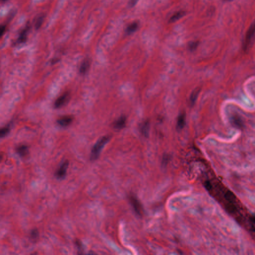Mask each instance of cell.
I'll return each instance as SVG.
<instances>
[{
    "instance_id": "23",
    "label": "cell",
    "mask_w": 255,
    "mask_h": 255,
    "mask_svg": "<svg viewBox=\"0 0 255 255\" xmlns=\"http://www.w3.org/2000/svg\"><path fill=\"white\" fill-rule=\"evenodd\" d=\"M137 0H131L130 2L131 5H132V6H133L134 5L136 4V3H137Z\"/></svg>"
},
{
    "instance_id": "8",
    "label": "cell",
    "mask_w": 255,
    "mask_h": 255,
    "mask_svg": "<svg viewBox=\"0 0 255 255\" xmlns=\"http://www.w3.org/2000/svg\"><path fill=\"white\" fill-rule=\"evenodd\" d=\"M149 130L150 122L149 121H145L141 124L140 126L141 132L144 137H147L149 136Z\"/></svg>"
},
{
    "instance_id": "2",
    "label": "cell",
    "mask_w": 255,
    "mask_h": 255,
    "mask_svg": "<svg viewBox=\"0 0 255 255\" xmlns=\"http://www.w3.org/2000/svg\"><path fill=\"white\" fill-rule=\"evenodd\" d=\"M128 200L136 214L142 216L144 213V209L139 199L133 194H130L128 196Z\"/></svg>"
},
{
    "instance_id": "25",
    "label": "cell",
    "mask_w": 255,
    "mask_h": 255,
    "mask_svg": "<svg viewBox=\"0 0 255 255\" xmlns=\"http://www.w3.org/2000/svg\"><path fill=\"white\" fill-rule=\"evenodd\" d=\"M224 1H232L233 0H224Z\"/></svg>"
},
{
    "instance_id": "5",
    "label": "cell",
    "mask_w": 255,
    "mask_h": 255,
    "mask_svg": "<svg viewBox=\"0 0 255 255\" xmlns=\"http://www.w3.org/2000/svg\"><path fill=\"white\" fill-rule=\"evenodd\" d=\"M69 97H70V96L68 93L63 94L59 98H58L55 102V107L56 108H59L65 106L68 102Z\"/></svg>"
},
{
    "instance_id": "24",
    "label": "cell",
    "mask_w": 255,
    "mask_h": 255,
    "mask_svg": "<svg viewBox=\"0 0 255 255\" xmlns=\"http://www.w3.org/2000/svg\"><path fill=\"white\" fill-rule=\"evenodd\" d=\"M3 155L0 154V162L2 160V159H3Z\"/></svg>"
},
{
    "instance_id": "13",
    "label": "cell",
    "mask_w": 255,
    "mask_h": 255,
    "mask_svg": "<svg viewBox=\"0 0 255 255\" xmlns=\"http://www.w3.org/2000/svg\"><path fill=\"white\" fill-rule=\"evenodd\" d=\"M200 89L199 88H197L195 89L194 91H192L191 94L190 95V100H189V102L191 106H194L195 104V102H196V100L197 99L198 96L199 95V92H200Z\"/></svg>"
},
{
    "instance_id": "9",
    "label": "cell",
    "mask_w": 255,
    "mask_h": 255,
    "mask_svg": "<svg viewBox=\"0 0 255 255\" xmlns=\"http://www.w3.org/2000/svg\"><path fill=\"white\" fill-rule=\"evenodd\" d=\"M126 124V118L125 116H121L114 124L115 129L120 130L125 127Z\"/></svg>"
},
{
    "instance_id": "18",
    "label": "cell",
    "mask_w": 255,
    "mask_h": 255,
    "mask_svg": "<svg viewBox=\"0 0 255 255\" xmlns=\"http://www.w3.org/2000/svg\"><path fill=\"white\" fill-rule=\"evenodd\" d=\"M30 236H31V239L32 240L35 241L38 239V237L39 236V233H38V231L37 229H35L31 231Z\"/></svg>"
},
{
    "instance_id": "21",
    "label": "cell",
    "mask_w": 255,
    "mask_h": 255,
    "mask_svg": "<svg viewBox=\"0 0 255 255\" xmlns=\"http://www.w3.org/2000/svg\"><path fill=\"white\" fill-rule=\"evenodd\" d=\"M75 243V245L78 248L79 252H80V254H82L83 249L82 244H81V242L79 240H76Z\"/></svg>"
},
{
    "instance_id": "16",
    "label": "cell",
    "mask_w": 255,
    "mask_h": 255,
    "mask_svg": "<svg viewBox=\"0 0 255 255\" xmlns=\"http://www.w3.org/2000/svg\"><path fill=\"white\" fill-rule=\"evenodd\" d=\"M28 28H29L28 27H27L26 28L24 29V30L22 31L21 33L20 34V37L18 39V42L23 43V42H25L26 39H27V32H28Z\"/></svg>"
},
{
    "instance_id": "26",
    "label": "cell",
    "mask_w": 255,
    "mask_h": 255,
    "mask_svg": "<svg viewBox=\"0 0 255 255\" xmlns=\"http://www.w3.org/2000/svg\"><path fill=\"white\" fill-rule=\"evenodd\" d=\"M3 1H7V0H3Z\"/></svg>"
},
{
    "instance_id": "15",
    "label": "cell",
    "mask_w": 255,
    "mask_h": 255,
    "mask_svg": "<svg viewBox=\"0 0 255 255\" xmlns=\"http://www.w3.org/2000/svg\"><path fill=\"white\" fill-rule=\"evenodd\" d=\"M139 23L136 22H133L132 24H131L130 25H129L127 28L126 30V32L127 34L130 35V34L136 31L139 28Z\"/></svg>"
},
{
    "instance_id": "20",
    "label": "cell",
    "mask_w": 255,
    "mask_h": 255,
    "mask_svg": "<svg viewBox=\"0 0 255 255\" xmlns=\"http://www.w3.org/2000/svg\"><path fill=\"white\" fill-rule=\"evenodd\" d=\"M43 21H44V17L43 16L39 17L37 19V22L35 23V28H39L41 27V25H42Z\"/></svg>"
},
{
    "instance_id": "10",
    "label": "cell",
    "mask_w": 255,
    "mask_h": 255,
    "mask_svg": "<svg viewBox=\"0 0 255 255\" xmlns=\"http://www.w3.org/2000/svg\"><path fill=\"white\" fill-rule=\"evenodd\" d=\"M90 60L89 59H85L82 62L79 71L82 75H84L88 71L89 69L90 68Z\"/></svg>"
},
{
    "instance_id": "1",
    "label": "cell",
    "mask_w": 255,
    "mask_h": 255,
    "mask_svg": "<svg viewBox=\"0 0 255 255\" xmlns=\"http://www.w3.org/2000/svg\"><path fill=\"white\" fill-rule=\"evenodd\" d=\"M109 136H105L102 137L97 141V143L94 144L90 154V159L91 161H95L98 159L105 144L109 142L110 140Z\"/></svg>"
},
{
    "instance_id": "6",
    "label": "cell",
    "mask_w": 255,
    "mask_h": 255,
    "mask_svg": "<svg viewBox=\"0 0 255 255\" xmlns=\"http://www.w3.org/2000/svg\"><path fill=\"white\" fill-rule=\"evenodd\" d=\"M73 119L70 116H65L58 120V123L60 126L62 127L68 126L73 122Z\"/></svg>"
},
{
    "instance_id": "22",
    "label": "cell",
    "mask_w": 255,
    "mask_h": 255,
    "mask_svg": "<svg viewBox=\"0 0 255 255\" xmlns=\"http://www.w3.org/2000/svg\"><path fill=\"white\" fill-rule=\"evenodd\" d=\"M6 26L4 25H0V39L2 38L4 35L5 31H6Z\"/></svg>"
},
{
    "instance_id": "7",
    "label": "cell",
    "mask_w": 255,
    "mask_h": 255,
    "mask_svg": "<svg viewBox=\"0 0 255 255\" xmlns=\"http://www.w3.org/2000/svg\"><path fill=\"white\" fill-rule=\"evenodd\" d=\"M231 121L232 124L238 129H242L244 126L242 120L238 115H235L231 117Z\"/></svg>"
},
{
    "instance_id": "4",
    "label": "cell",
    "mask_w": 255,
    "mask_h": 255,
    "mask_svg": "<svg viewBox=\"0 0 255 255\" xmlns=\"http://www.w3.org/2000/svg\"><path fill=\"white\" fill-rule=\"evenodd\" d=\"M68 166V161L65 160L63 161L55 173V175L56 178L59 180L65 178L66 175Z\"/></svg>"
},
{
    "instance_id": "14",
    "label": "cell",
    "mask_w": 255,
    "mask_h": 255,
    "mask_svg": "<svg viewBox=\"0 0 255 255\" xmlns=\"http://www.w3.org/2000/svg\"><path fill=\"white\" fill-rule=\"evenodd\" d=\"M185 15V12L184 11L177 12V13H175L174 15H172V17L170 18V20H169V22L171 23H174V22H175L180 19L181 18L184 16Z\"/></svg>"
},
{
    "instance_id": "11",
    "label": "cell",
    "mask_w": 255,
    "mask_h": 255,
    "mask_svg": "<svg viewBox=\"0 0 255 255\" xmlns=\"http://www.w3.org/2000/svg\"><path fill=\"white\" fill-rule=\"evenodd\" d=\"M16 151L21 157H24L28 154V147L24 144L21 145L17 147Z\"/></svg>"
},
{
    "instance_id": "3",
    "label": "cell",
    "mask_w": 255,
    "mask_h": 255,
    "mask_svg": "<svg viewBox=\"0 0 255 255\" xmlns=\"http://www.w3.org/2000/svg\"><path fill=\"white\" fill-rule=\"evenodd\" d=\"M255 24H252L247 31L244 43V49L247 51L252 42L255 35Z\"/></svg>"
},
{
    "instance_id": "12",
    "label": "cell",
    "mask_w": 255,
    "mask_h": 255,
    "mask_svg": "<svg viewBox=\"0 0 255 255\" xmlns=\"http://www.w3.org/2000/svg\"><path fill=\"white\" fill-rule=\"evenodd\" d=\"M185 121H186V115L185 113H182L178 116L177 121V127L178 129H183L185 126Z\"/></svg>"
},
{
    "instance_id": "17",
    "label": "cell",
    "mask_w": 255,
    "mask_h": 255,
    "mask_svg": "<svg viewBox=\"0 0 255 255\" xmlns=\"http://www.w3.org/2000/svg\"><path fill=\"white\" fill-rule=\"evenodd\" d=\"M10 131L9 127H5L0 128V137H5V136H7Z\"/></svg>"
},
{
    "instance_id": "19",
    "label": "cell",
    "mask_w": 255,
    "mask_h": 255,
    "mask_svg": "<svg viewBox=\"0 0 255 255\" xmlns=\"http://www.w3.org/2000/svg\"><path fill=\"white\" fill-rule=\"evenodd\" d=\"M199 45V42L198 41H192L188 45V48L191 51H195L196 49V48H197L198 46Z\"/></svg>"
}]
</instances>
